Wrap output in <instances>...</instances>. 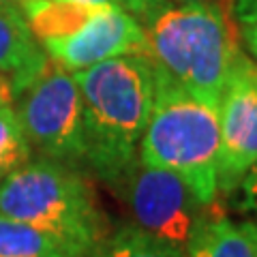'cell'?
I'll list each match as a JSON object with an SVG mask.
<instances>
[{
    "instance_id": "14",
    "label": "cell",
    "mask_w": 257,
    "mask_h": 257,
    "mask_svg": "<svg viewBox=\"0 0 257 257\" xmlns=\"http://www.w3.org/2000/svg\"><path fill=\"white\" fill-rule=\"evenodd\" d=\"M118 3L122 5V9L131 13L133 18L144 20V24L150 18H155L163 7H167V0H118Z\"/></svg>"
},
{
    "instance_id": "16",
    "label": "cell",
    "mask_w": 257,
    "mask_h": 257,
    "mask_svg": "<svg viewBox=\"0 0 257 257\" xmlns=\"http://www.w3.org/2000/svg\"><path fill=\"white\" fill-rule=\"evenodd\" d=\"M231 13L240 26L257 24V0H231Z\"/></svg>"
},
{
    "instance_id": "1",
    "label": "cell",
    "mask_w": 257,
    "mask_h": 257,
    "mask_svg": "<svg viewBox=\"0 0 257 257\" xmlns=\"http://www.w3.org/2000/svg\"><path fill=\"white\" fill-rule=\"evenodd\" d=\"M82 94L86 163L109 187L138 161L155 101V69L146 52L73 71Z\"/></svg>"
},
{
    "instance_id": "6",
    "label": "cell",
    "mask_w": 257,
    "mask_h": 257,
    "mask_svg": "<svg viewBox=\"0 0 257 257\" xmlns=\"http://www.w3.org/2000/svg\"><path fill=\"white\" fill-rule=\"evenodd\" d=\"M133 214V225L163 242L187 248L193 231L210 212L180 176L138 159L114 187Z\"/></svg>"
},
{
    "instance_id": "18",
    "label": "cell",
    "mask_w": 257,
    "mask_h": 257,
    "mask_svg": "<svg viewBox=\"0 0 257 257\" xmlns=\"http://www.w3.org/2000/svg\"><path fill=\"white\" fill-rule=\"evenodd\" d=\"M62 3L88 7V9H107V7H122L118 0H62Z\"/></svg>"
},
{
    "instance_id": "17",
    "label": "cell",
    "mask_w": 257,
    "mask_h": 257,
    "mask_svg": "<svg viewBox=\"0 0 257 257\" xmlns=\"http://www.w3.org/2000/svg\"><path fill=\"white\" fill-rule=\"evenodd\" d=\"M13 99H15V92H13L11 77L5 75V73H0V109L13 105Z\"/></svg>"
},
{
    "instance_id": "8",
    "label": "cell",
    "mask_w": 257,
    "mask_h": 257,
    "mask_svg": "<svg viewBox=\"0 0 257 257\" xmlns=\"http://www.w3.org/2000/svg\"><path fill=\"white\" fill-rule=\"evenodd\" d=\"M50 60L67 71H82L124 54L146 52V32L122 7L96 9L84 24L41 43Z\"/></svg>"
},
{
    "instance_id": "9",
    "label": "cell",
    "mask_w": 257,
    "mask_h": 257,
    "mask_svg": "<svg viewBox=\"0 0 257 257\" xmlns=\"http://www.w3.org/2000/svg\"><path fill=\"white\" fill-rule=\"evenodd\" d=\"M50 56L18 7L0 5V73L9 75L18 94L47 67Z\"/></svg>"
},
{
    "instance_id": "10",
    "label": "cell",
    "mask_w": 257,
    "mask_h": 257,
    "mask_svg": "<svg viewBox=\"0 0 257 257\" xmlns=\"http://www.w3.org/2000/svg\"><path fill=\"white\" fill-rule=\"evenodd\" d=\"M187 257H257V221L208 214L193 231Z\"/></svg>"
},
{
    "instance_id": "7",
    "label": "cell",
    "mask_w": 257,
    "mask_h": 257,
    "mask_svg": "<svg viewBox=\"0 0 257 257\" xmlns=\"http://www.w3.org/2000/svg\"><path fill=\"white\" fill-rule=\"evenodd\" d=\"M219 193L231 195L257 163V62L240 52L219 103Z\"/></svg>"
},
{
    "instance_id": "5",
    "label": "cell",
    "mask_w": 257,
    "mask_h": 257,
    "mask_svg": "<svg viewBox=\"0 0 257 257\" xmlns=\"http://www.w3.org/2000/svg\"><path fill=\"white\" fill-rule=\"evenodd\" d=\"M13 103L30 148L71 167L86 163L82 94L71 71L50 60Z\"/></svg>"
},
{
    "instance_id": "21",
    "label": "cell",
    "mask_w": 257,
    "mask_h": 257,
    "mask_svg": "<svg viewBox=\"0 0 257 257\" xmlns=\"http://www.w3.org/2000/svg\"><path fill=\"white\" fill-rule=\"evenodd\" d=\"M28 0H0V5H11V7H18V9H22Z\"/></svg>"
},
{
    "instance_id": "20",
    "label": "cell",
    "mask_w": 257,
    "mask_h": 257,
    "mask_svg": "<svg viewBox=\"0 0 257 257\" xmlns=\"http://www.w3.org/2000/svg\"><path fill=\"white\" fill-rule=\"evenodd\" d=\"M193 3H216V0H167V5H193Z\"/></svg>"
},
{
    "instance_id": "4",
    "label": "cell",
    "mask_w": 257,
    "mask_h": 257,
    "mask_svg": "<svg viewBox=\"0 0 257 257\" xmlns=\"http://www.w3.org/2000/svg\"><path fill=\"white\" fill-rule=\"evenodd\" d=\"M219 107L155 71V101L138 159L180 176L199 202L212 206L219 195Z\"/></svg>"
},
{
    "instance_id": "15",
    "label": "cell",
    "mask_w": 257,
    "mask_h": 257,
    "mask_svg": "<svg viewBox=\"0 0 257 257\" xmlns=\"http://www.w3.org/2000/svg\"><path fill=\"white\" fill-rule=\"evenodd\" d=\"M236 193H240V208L244 212H251L257 216V163L244 176V180Z\"/></svg>"
},
{
    "instance_id": "13",
    "label": "cell",
    "mask_w": 257,
    "mask_h": 257,
    "mask_svg": "<svg viewBox=\"0 0 257 257\" xmlns=\"http://www.w3.org/2000/svg\"><path fill=\"white\" fill-rule=\"evenodd\" d=\"M32 148L13 105L0 109V182L30 161Z\"/></svg>"
},
{
    "instance_id": "12",
    "label": "cell",
    "mask_w": 257,
    "mask_h": 257,
    "mask_svg": "<svg viewBox=\"0 0 257 257\" xmlns=\"http://www.w3.org/2000/svg\"><path fill=\"white\" fill-rule=\"evenodd\" d=\"M99 257H187V253L131 223L111 231Z\"/></svg>"
},
{
    "instance_id": "11",
    "label": "cell",
    "mask_w": 257,
    "mask_h": 257,
    "mask_svg": "<svg viewBox=\"0 0 257 257\" xmlns=\"http://www.w3.org/2000/svg\"><path fill=\"white\" fill-rule=\"evenodd\" d=\"M0 257H79L56 238L0 214Z\"/></svg>"
},
{
    "instance_id": "3",
    "label": "cell",
    "mask_w": 257,
    "mask_h": 257,
    "mask_svg": "<svg viewBox=\"0 0 257 257\" xmlns=\"http://www.w3.org/2000/svg\"><path fill=\"white\" fill-rule=\"evenodd\" d=\"M144 32L155 71L208 105L219 107L240 54L219 0L167 5L146 22Z\"/></svg>"
},
{
    "instance_id": "2",
    "label": "cell",
    "mask_w": 257,
    "mask_h": 257,
    "mask_svg": "<svg viewBox=\"0 0 257 257\" xmlns=\"http://www.w3.org/2000/svg\"><path fill=\"white\" fill-rule=\"evenodd\" d=\"M0 214L45 231L79 257H99L111 234L90 182L47 157L28 161L0 182Z\"/></svg>"
},
{
    "instance_id": "19",
    "label": "cell",
    "mask_w": 257,
    "mask_h": 257,
    "mask_svg": "<svg viewBox=\"0 0 257 257\" xmlns=\"http://www.w3.org/2000/svg\"><path fill=\"white\" fill-rule=\"evenodd\" d=\"M242 35H244L248 52H251V56L257 62V24H253V26H242Z\"/></svg>"
}]
</instances>
